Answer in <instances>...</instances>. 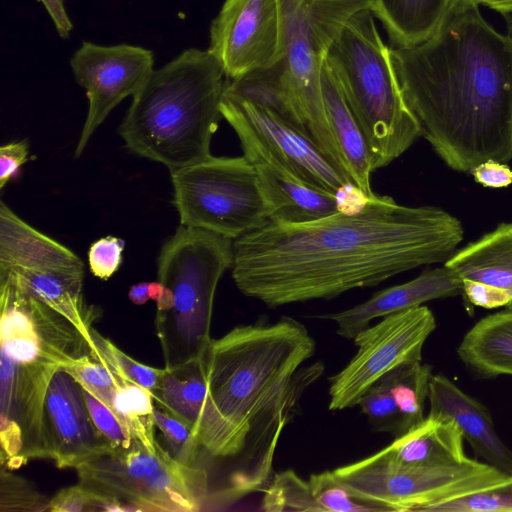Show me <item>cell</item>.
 Wrapping results in <instances>:
<instances>
[{"label": "cell", "mask_w": 512, "mask_h": 512, "mask_svg": "<svg viewBox=\"0 0 512 512\" xmlns=\"http://www.w3.org/2000/svg\"><path fill=\"white\" fill-rule=\"evenodd\" d=\"M464 237L434 206L373 194L358 210L295 225L268 222L233 241L232 278L269 307L331 299L408 270L445 263Z\"/></svg>", "instance_id": "6da1fadb"}, {"label": "cell", "mask_w": 512, "mask_h": 512, "mask_svg": "<svg viewBox=\"0 0 512 512\" xmlns=\"http://www.w3.org/2000/svg\"><path fill=\"white\" fill-rule=\"evenodd\" d=\"M315 350L306 327L288 316L236 326L211 340L203 354L207 391L194 435L212 459L229 463L216 500L235 501L270 482L279 438L325 370L322 362L306 364Z\"/></svg>", "instance_id": "7a4b0ae2"}, {"label": "cell", "mask_w": 512, "mask_h": 512, "mask_svg": "<svg viewBox=\"0 0 512 512\" xmlns=\"http://www.w3.org/2000/svg\"><path fill=\"white\" fill-rule=\"evenodd\" d=\"M479 4L450 0L434 33L390 48L404 98L437 155L457 172L512 158V40Z\"/></svg>", "instance_id": "3957f363"}, {"label": "cell", "mask_w": 512, "mask_h": 512, "mask_svg": "<svg viewBox=\"0 0 512 512\" xmlns=\"http://www.w3.org/2000/svg\"><path fill=\"white\" fill-rule=\"evenodd\" d=\"M1 465L15 470L48 458L44 404L54 374L90 352L63 315L19 291L0 297Z\"/></svg>", "instance_id": "277c9868"}, {"label": "cell", "mask_w": 512, "mask_h": 512, "mask_svg": "<svg viewBox=\"0 0 512 512\" xmlns=\"http://www.w3.org/2000/svg\"><path fill=\"white\" fill-rule=\"evenodd\" d=\"M225 82L224 70L209 49L189 48L154 70L132 96L119 126L126 148L169 171L206 159L223 118Z\"/></svg>", "instance_id": "5b68a950"}, {"label": "cell", "mask_w": 512, "mask_h": 512, "mask_svg": "<svg viewBox=\"0 0 512 512\" xmlns=\"http://www.w3.org/2000/svg\"><path fill=\"white\" fill-rule=\"evenodd\" d=\"M325 60L363 131L373 170L389 165L421 136V126L404 98L372 10L348 21Z\"/></svg>", "instance_id": "8992f818"}, {"label": "cell", "mask_w": 512, "mask_h": 512, "mask_svg": "<svg viewBox=\"0 0 512 512\" xmlns=\"http://www.w3.org/2000/svg\"><path fill=\"white\" fill-rule=\"evenodd\" d=\"M233 264L232 239L180 225L162 246L157 280L168 288L171 304L156 312L155 330L166 368L199 359L210 335L214 296Z\"/></svg>", "instance_id": "52a82bcc"}, {"label": "cell", "mask_w": 512, "mask_h": 512, "mask_svg": "<svg viewBox=\"0 0 512 512\" xmlns=\"http://www.w3.org/2000/svg\"><path fill=\"white\" fill-rule=\"evenodd\" d=\"M78 484L104 511L196 512L210 497L204 468L175 460L136 441L126 451L101 454L76 468Z\"/></svg>", "instance_id": "ba28073f"}, {"label": "cell", "mask_w": 512, "mask_h": 512, "mask_svg": "<svg viewBox=\"0 0 512 512\" xmlns=\"http://www.w3.org/2000/svg\"><path fill=\"white\" fill-rule=\"evenodd\" d=\"M377 0H278L282 57L288 83L306 130L342 173L326 117L321 72L327 53L348 21Z\"/></svg>", "instance_id": "9c48e42d"}, {"label": "cell", "mask_w": 512, "mask_h": 512, "mask_svg": "<svg viewBox=\"0 0 512 512\" xmlns=\"http://www.w3.org/2000/svg\"><path fill=\"white\" fill-rule=\"evenodd\" d=\"M333 473L355 499L378 512H424L434 504L486 489L508 476L468 457L443 466H400L381 451Z\"/></svg>", "instance_id": "30bf717a"}, {"label": "cell", "mask_w": 512, "mask_h": 512, "mask_svg": "<svg viewBox=\"0 0 512 512\" xmlns=\"http://www.w3.org/2000/svg\"><path fill=\"white\" fill-rule=\"evenodd\" d=\"M170 175L180 225L237 239L269 222L256 169L245 156L210 155Z\"/></svg>", "instance_id": "8fae6325"}, {"label": "cell", "mask_w": 512, "mask_h": 512, "mask_svg": "<svg viewBox=\"0 0 512 512\" xmlns=\"http://www.w3.org/2000/svg\"><path fill=\"white\" fill-rule=\"evenodd\" d=\"M436 327L432 311L423 305L392 313L355 337L358 351L330 378L329 409L357 405L360 397L385 374L403 364L422 360L425 341Z\"/></svg>", "instance_id": "7c38bea8"}, {"label": "cell", "mask_w": 512, "mask_h": 512, "mask_svg": "<svg viewBox=\"0 0 512 512\" xmlns=\"http://www.w3.org/2000/svg\"><path fill=\"white\" fill-rule=\"evenodd\" d=\"M220 110L243 152L258 153L301 181L331 193L349 182L307 132L263 107L223 92Z\"/></svg>", "instance_id": "4fadbf2b"}, {"label": "cell", "mask_w": 512, "mask_h": 512, "mask_svg": "<svg viewBox=\"0 0 512 512\" xmlns=\"http://www.w3.org/2000/svg\"><path fill=\"white\" fill-rule=\"evenodd\" d=\"M149 49L119 44L103 46L83 41L70 59L76 82L88 100L86 119L75 148L81 156L91 136L123 99L133 96L154 71Z\"/></svg>", "instance_id": "5bb4252c"}, {"label": "cell", "mask_w": 512, "mask_h": 512, "mask_svg": "<svg viewBox=\"0 0 512 512\" xmlns=\"http://www.w3.org/2000/svg\"><path fill=\"white\" fill-rule=\"evenodd\" d=\"M208 49L227 79L279 61L278 0H225L211 24Z\"/></svg>", "instance_id": "9a60e30c"}, {"label": "cell", "mask_w": 512, "mask_h": 512, "mask_svg": "<svg viewBox=\"0 0 512 512\" xmlns=\"http://www.w3.org/2000/svg\"><path fill=\"white\" fill-rule=\"evenodd\" d=\"M48 458L60 469L74 468L113 451L94 425L80 384L63 368L53 376L44 404Z\"/></svg>", "instance_id": "2e32d148"}, {"label": "cell", "mask_w": 512, "mask_h": 512, "mask_svg": "<svg viewBox=\"0 0 512 512\" xmlns=\"http://www.w3.org/2000/svg\"><path fill=\"white\" fill-rule=\"evenodd\" d=\"M457 295H462L461 281L443 264L442 267L424 271L411 281L378 291L352 308L320 317L335 322L340 336L354 339L378 317L420 306L430 300Z\"/></svg>", "instance_id": "e0dca14e"}, {"label": "cell", "mask_w": 512, "mask_h": 512, "mask_svg": "<svg viewBox=\"0 0 512 512\" xmlns=\"http://www.w3.org/2000/svg\"><path fill=\"white\" fill-rule=\"evenodd\" d=\"M428 415L452 419L474 453L500 471L512 475V451L498 436L488 409L444 375L429 381Z\"/></svg>", "instance_id": "ac0fdd59"}, {"label": "cell", "mask_w": 512, "mask_h": 512, "mask_svg": "<svg viewBox=\"0 0 512 512\" xmlns=\"http://www.w3.org/2000/svg\"><path fill=\"white\" fill-rule=\"evenodd\" d=\"M255 167L269 222L295 225L338 212L336 194L313 187L274 161L255 152H243Z\"/></svg>", "instance_id": "d6986e66"}, {"label": "cell", "mask_w": 512, "mask_h": 512, "mask_svg": "<svg viewBox=\"0 0 512 512\" xmlns=\"http://www.w3.org/2000/svg\"><path fill=\"white\" fill-rule=\"evenodd\" d=\"M22 268L84 274L70 249L39 232L0 203V270Z\"/></svg>", "instance_id": "ffe728a7"}, {"label": "cell", "mask_w": 512, "mask_h": 512, "mask_svg": "<svg viewBox=\"0 0 512 512\" xmlns=\"http://www.w3.org/2000/svg\"><path fill=\"white\" fill-rule=\"evenodd\" d=\"M321 91L343 172L349 182L362 189L366 195L372 196L374 192L371 189L370 176L374 170L366 138L326 60L321 72Z\"/></svg>", "instance_id": "44dd1931"}, {"label": "cell", "mask_w": 512, "mask_h": 512, "mask_svg": "<svg viewBox=\"0 0 512 512\" xmlns=\"http://www.w3.org/2000/svg\"><path fill=\"white\" fill-rule=\"evenodd\" d=\"M82 273L10 268L0 270V280H6L28 295L67 318L92 344V324L97 309L88 306L83 296Z\"/></svg>", "instance_id": "7402d4cb"}, {"label": "cell", "mask_w": 512, "mask_h": 512, "mask_svg": "<svg viewBox=\"0 0 512 512\" xmlns=\"http://www.w3.org/2000/svg\"><path fill=\"white\" fill-rule=\"evenodd\" d=\"M381 452L389 461L406 467L450 465L467 458L463 436L454 421L433 415L395 437Z\"/></svg>", "instance_id": "603a6c76"}, {"label": "cell", "mask_w": 512, "mask_h": 512, "mask_svg": "<svg viewBox=\"0 0 512 512\" xmlns=\"http://www.w3.org/2000/svg\"><path fill=\"white\" fill-rule=\"evenodd\" d=\"M444 265L461 283L487 286L512 299V222L457 250Z\"/></svg>", "instance_id": "cb8c5ba5"}, {"label": "cell", "mask_w": 512, "mask_h": 512, "mask_svg": "<svg viewBox=\"0 0 512 512\" xmlns=\"http://www.w3.org/2000/svg\"><path fill=\"white\" fill-rule=\"evenodd\" d=\"M457 353L482 377L512 376V307L478 321L465 334Z\"/></svg>", "instance_id": "d4e9b609"}, {"label": "cell", "mask_w": 512, "mask_h": 512, "mask_svg": "<svg viewBox=\"0 0 512 512\" xmlns=\"http://www.w3.org/2000/svg\"><path fill=\"white\" fill-rule=\"evenodd\" d=\"M223 92L263 107L291 125L307 132L281 60L269 66L256 68L233 79L226 78Z\"/></svg>", "instance_id": "484cf974"}, {"label": "cell", "mask_w": 512, "mask_h": 512, "mask_svg": "<svg viewBox=\"0 0 512 512\" xmlns=\"http://www.w3.org/2000/svg\"><path fill=\"white\" fill-rule=\"evenodd\" d=\"M207 384L201 358L171 368L165 367L154 403L184 422L195 432L206 397Z\"/></svg>", "instance_id": "4316f807"}, {"label": "cell", "mask_w": 512, "mask_h": 512, "mask_svg": "<svg viewBox=\"0 0 512 512\" xmlns=\"http://www.w3.org/2000/svg\"><path fill=\"white\" fill-rule=\"evenodd\" d=\"M450 0H377L374 8L395 46L428 39L439 25Z\"/></svg>", "instance_id": "83f0119b"}, {"label": "cell", "mask_w": 512, "mask_h": 512, "mask_svg": "<svg viewBox=\"0 0 512 512\" xmlns=\"http://www.w3.org/2000/svg\"><path fill=\"white\" fill-rule=\"evenodd\" d=\"M391 390L401 416V435L425 418L424 402L428 398L431 366L421 361L398 366L389 372Z\"/></svg>", "instance_id": "f1b7e54d"}, {"label": "cell", "mask_w": 512, "mask_h": 512, "mask_svg": "<svg viewBox=\"0 0 512 512\" xmlns=\"http://www.w3.org/2000/svg\"><path fill=\"white\" fill-rule=\"evenodd\" d=\"M260 509L265 512H321L309 481L293 470L273 474L264 489Z\"/></svg>", "instance_id": "f546056e"}, {"label": "cell", "mask_w": 512, "mask_h": 512, "mask_svg": "<svg viewBox=\"0 0 512 512\" xmlns=\"http://www.w3.org/2000/svg\"><path fill=\"white\" fill-rule=\"evenodd\" d=\"M91 338V351L95 355L123 379L147 388L154 395L160 385L165 368L147 366L134 360L94 328L91 330Z\"/></svg>", "instance_id": "4dcf8cb0"}, {"label": "cell", "mask_w": 512, "mask_h": 512, "mask_svg": "<svg viewBox=\"0 0 512 512\" xmlns=\"http://www.w3.org/2000/svg\"><path fill=\"white\" fill-rule=\"evenodd\" d=\"M357 405L375 430L395 437L401 435V416L391 390L389 373L369 387Z\"/></svg>", "instance_id": "1f68e13d"}, {"label": "cell", "mask_w": 512, "mask_h": 512, "mask_svg": "<svg viewBox=\"0 0 512 512\" xmlns=\"http://www.w3.org/2000/svg\"><path fill=\"white\" fill-rule=\"evenodd\" d=\"M424 512H512V475L486 489L434 504Z\"/></svg>", "instance_id": "d6a6232c"}, {"label": "cell", "mask_w": 512, "mask_h": 512, "mask_svg": "<svg viewBox=\"0 0 512 512\" xmlns=\"http://www.w3.org/2000/svg\"><path fill=\"white\" fill-rule=\"evenodd\" d=\"M50 498L33 484L1 466L0 511L42 512L49 511Z\"/></svg>", "instance_id": "836d02e7"}, {"label": "cell", "mask_w": 512, "mask_h": 512, "mask_svg": "<svg viewBox=\"0 0 512 512\" xmlns=\"http://www.w3.org/2000/svg\"><path fill=\"white\" fill-rule=\"evenodd\" d=\"M308 481L321 512H378L355 499L333 471L311 474Z\"/></svg>", "instance_id": "e575fe53"}, {"label": "cell", "mask_w": 512, "mask_h": 512, "mask_svg": "<svg viewBox=\"0 0 512 512\" xmlns=\"http://www.w3.org/2000/svg\"><path fill=\"white\" fill-rule=\"evenodd\" d=\"M153 417L155 426L160 430L170 455L182 464L194 465L201 447L191 429L184 422L156 405Z\"/></svg>", "instance_id": "d590c367"}, {"label": "cell", "mask_w": 512, "mask_h": 512, "mask_svg": "<svg viewBox=\"0 0 512 512\" xmlns=\"http://www.w3.org/2000/svg\"><path fill=\"white\" fill-rule=\"evenodd\" d=\"M91 419L113 451L129 450L136 442L115 414L89 391L82 388Z\"/></svg>", "instance_id": "8d00e7d4"}, {"label": "cell", "mask_w": 512, "mask_h": 512, "mask_svg": "<svg viewBox=\"0 0 512 512\" xmlns=\"http://www.w3.org/2000/svg\"><path fill=\"white\" fill-rule=\"evenodd\" d=\"M125 242L119 237L106 236L93 242L88 251L89 268L101 279H109L122 263Z\"/></svg>", "instance_id": "74e56055"}, {"label": "cell", "mask_w": 512, "mask_h": 512, "mask_svg": "<svg viewBox=\"0 0 512 512\" xmlns=\"http://www.w3.org/2000/svg\"><path fill=\"white\" fill-rule=\"evenodd\" d=\"M99 510L93 496L78 483L59 490L50 498V512H82Z\"/></svg>", "instance_id": "f35d334b"}, {"label": "cell", "mask_w": 512, "mask_h": 512, "mask_svg": "<svg viewBox=\"0 0 512 512\" xmlns=\"http://www.w3.org/2000/svg\"><path fill=\"white\" fill-rule=\"evenodd\" d=\"M29 160V145L26 140L13 141L0 147V189L11 181L20 167Z\"/></svg>", "instance_id": "ab89813d"}, {"label": "cell", "mask_w": 512, "mask_h": 512, "mask_svg": "<svg viewBox=\"0 0 512 512\" xmlns=\"http://www.w3.org/2000/svg\"><path fill=\"white\" fill-rule=\"evenodd\" d=\"M469 173L485 188H506L512 184V169L506 163L493 159L481 162Z\"/></svg>", "instance_id": "60d3db41"}, {"label": "cell", "mask_w": 512, "mask_h": 512, "mask_svg": "<svg viewBox=\"0 0 512 512\" xmlns=\"http://www.w3.org/2000/svg\"><path fill=\"white\" fill-rule=\"evenodd\" d=\"M128 297L136 305L145 304L151 299L150 282H140L130 287Z\"/></svg>", "instance_id": "b9f144b4"}, {"label": "cell", "mask_w": 512, "mask_h": 512, "mask_svg": "<svg viewBox=\"0 0 512 512\" xmlns=\"http://www.w3.org/2000/svg\"><path fill=\"white\" fill-rule=\"evenodd\" d=\"M479 4H483L500 13L512 10V0H480Z\"/></svg>", "instance_id": "7bdbcfd3"}, {"label": "cell", "mask_w": 512, "mask_h": 512, "mask_svg": "<svg viewBox=\"0 0 512 512\" xmlns=\"http://www.w3.org/2000/svg\"><path fill=\"white\" fill-rule=\"evenodd\" d=\"M507 24V36L512 40V10L501 13Z\"/></svg>", "instance_id": "ee69618b"}, {"label": "cell", "mask_w": 512, "mask_h": 512, "mask_svg": "<svg viewBox=\"0 0 512 512\" xmlns=\"http://www.w3.org/2000/svg\"><path fill=\"white\" fill-rule=\"evenodd\" d=\"M468 1H473V2H476L477 4L480 3V0H468ZM480 5V4H479Z\"/></svg>", "instance_id": "f6af8a7d"}]
</instances>
